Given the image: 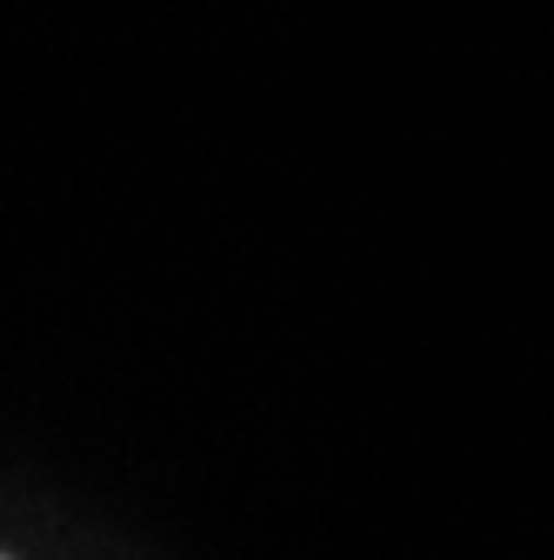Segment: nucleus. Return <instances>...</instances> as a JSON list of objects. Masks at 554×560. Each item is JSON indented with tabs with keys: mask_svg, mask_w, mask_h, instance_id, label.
Instances as JSON below:
<instances>
[{
	"mask_svg": "<svg viewBox=\"0 0 554 560\" xmlns=\"http://www.w3.org/2000/svg\"><path fill=\"white\" fill-rule=\"evenodd\" d=\"M0 560H14V553H0Z\"/></svg>",
	"mask_w": 554,
	"mask_h": 560,
	"instance_id": "f257e3e1",
	"label": "nucleus"
}]
</instances>
